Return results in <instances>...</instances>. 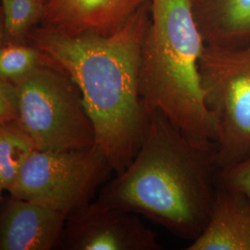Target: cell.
<instances>
[{
    "label": "cell",
    "mask_w": 250,
    "mask_h": 250,
    "mask_svg": "<svg viewBox=\"0 0 250 250\" xmlns=\"http://www.w3.org/2000/svg\"><path fill=\"white\" fill-rule=\"evenodd\" d=\"M150 21V0L108 36H69L34 28L35 45L79 87L96 131V146L113 170L130 165L143 139L149 113L139 94L144 37Z\"/></svg>",
    "instance_id": "obj_1"
},
{
    "label": "cell",
    "mask_w": 250,
    "mask_h": 250,
    "mask_svg": "<svg viewBox=\"0 0 250 250\" xmlns=\"http://www.w3.org/2000/svg\"><path fill=\"white\" fill-rule=\"evenodd\" d=\"M215 157L216 144L193 139L154 110L134 160L101 189L98 199L193 241L211 212L219 171Z\"/></svg>",
    "instance_id": "obj_2"
},
{
    "label": "cell",
    "mask_w": 250,
    "mask_h": 250,
    "mask_svg": "<svg viewBox=\"0 0 250 250\" xmlns=\"http://www.w3.org/2000/svg\"><path fill=\"white\" fill-rule=\"evenodd\" d=\"M204 47L192 0H150L139 70L144 107L147 113L161 111L195 140L216 143V120L206 105L199 73Z\"/></svg>",
    "instance_id": "obj_3"
},
{
    "label": "cell",
    "mask_w": 250,
    "mask_h": 250,
    "mask_svg": "<svg viewBox=\"0 0 250 250\" xmlns=\"http://www.w3.org/2000/svg\"><path fill=\"white\" fill-rule=\"evenodd\" d=\"M20 97V124L38 150L65 151L96 145V131L79 87L52 64L12 81Z\"/></svg>",
    "instance_id": "obj_4"
},
{
    "label": "cell",
    "mask_w": 250,
    "mask_h": 250,
    "mask_svg": "<svg viewBox=\"0 0 250 250\" xmlns=\"http://www.w3.org/2000/svg\"><path fill=\"white\" fill-rule=\"evenodd\" d=\"M199 73L217 125L216 164L224 170L250 156V46L205 45Z\"/></svg>",
    "instance_id": "obj_5"
},
{
    "label": "cell",
    "mask_w": 250,
    "mask_h": 250,
    "mask_svg": "<svg viewBox=\"0 0 250 250\" xmlns=\"http://www.w3.org/2000/svg\"><path fill=\"white\" fill-rule=\"evenodd\" d=\"M111 171L109 161L96 145L65 151L36 149L7 193L70 214L91 201Z\"/></svg>",
    "instance_id": "obj_6"
},
{
    "label": "cell",
    "mask_w": 250,
    "mask_h": 250,
    "mask_svg": "<svg viewBox=\"0 0 250 250\" xmlns=\"http://www.w3.org/2000/svg\"><path fill=\"white\" fill-rule=\"evenodd\" d=\"M60 249L159 250L161 246L136 213L97 199L68 215Z\"/></svg>",
    "instance_id": "obj_7"
},
{
    "label": "cell",
    "mask_w": 250,
    "mask_h": 250,
    "mask_svg": "<svg viewBox=\"0 0 250 250\" xmlns=\"http://www.w3.org/2000/svg\"><path fill=\"white\" fill-rule=\"evenodd\" d=\"M68 213L9 196L0 218V250L60 249Z\"/></svg>",
    "instance_id": "obj_8"
},
{
    "label": "cell",
    "mask_w": 250,
    "mask_h": 250,
    "mask_svg": "<svg viewBox=\"0 0 250 250\" xmlns=\"http://www.w3.org/2000/svg\"><path fill=\"white\" fill-rule=\"evenodd\" d=\"M148 1L47 0L41 27L65 36H108Z\"/></svg>",
    "instance_id": "obj_9"
},
{
    "label": "cell",
    "mask_w": 250,
    "mask_h": 250,
    "mask_svg": "<svg viewBox=\"0 0 250 250\" xmlns=\"http://www.w3.org/2000/svg\"><path fill=\"white\" fill-rule=\"evenodd\" d=\"M188 250H250V200L221 187L215 193L208 222Z\"/></svg>",
    "instance_id": "obj_10"
},
{
    "label": "cell",
    "mask_w": 250,
    "mask_h": 250,
    "mask_svg": "<svg viewBox=\"0 0 250 250\" xmlns=\"http://www.w3.org/2000/svg\"><path fill=\"white\" fill-rule=\"evenodd\" d=\"M205 45L250 46V0H192Z\"/></svg>",
    "instance_id": "obj_11"
},
{
    "label": "cell",
    "mask_w": 250,
    "mask_h": 250,
    "mask_svg": "<svg viewBox=\"0 0 250 250\" xmlns=\"http://www.w3.org/2000/svg\"><path fill=\"white\" fill-rule=\"evenodd\" d=\"M36 149L33 139L20 122L0 125L1 192H8L21 168Z\"/></svg>",
    "instance_id": "obj_12"
},
{
    "label": "cell",
    "mask_w": 250,
    "mask_h": 250,
    "mask_svg": "<svg viewBox=\"0 0 250 250\" xmlns=\"http://www.w3.org/2000/svg\"><path fill=\"white\" fill-rule=\"evenodd\" d=\"M1 45L27 43L30 32L41 22L45 12V0H1Z\"/></svg>",
    "instance_id": "obj_13"
},
{
    "label": "cell",
    "mask_w": 250,
    "mask_h": 250,
    "mask_svg": "<svg viewBox=\"0 0 250 250\" xmlns=\"http://www.w3.org/2000/svg\"><path fill=\"white\" fill-rule=\"evenodd\" d=\"M45 64L52 63L46 55L35 45L29 43H7L1 45L0 79L18 80Z\"/></svg>",
    "instance_id": "obj_14"
},
{
    "label": "cell",
    "mask_w": 250,
    "mask_h": 250,
    "mask_svg": "<svg viewBox=\"0 0 250 250\" xmlns=\"http://www.w3.org/2000/svg\"><path fill=\"white\" fill-rule=\"evenodd\" d=\"M221 187L238 191L250 200V156L230 168L219 170Z\"/></svg>",
    "instance_id": "obj_15"
},
{
    "label": "cell",
    "mask_w": 250,
    "mask_h": 250,
    "mask_svg": "<svg viewBox=\"0 0 250 250\" xmlns=\"http://www.w3.org/2000/svg\"><path fill=\"white\" fill-rule=\"evenodd\" d=\"M20 97L14 82L0 79V125L20 120Z\"/></svg>",
    "instance_id": "obj_16"
},
{
    "label": "cell",
    "mask_w": 250,
    "mask_h": 250,
    "mask_svg": "<svg viewBox=\"0 0 250 250\" xmlns=\"http://www.w3.org/2000/svg\"><path fill=\"white\" fill-rule=\"evenodd\" d=\"M45 1H46V2H47V0H45Z\"/></svg>",
    "instance_id": "obj_17"
}]
</instances>
